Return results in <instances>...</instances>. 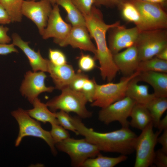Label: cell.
<instances>
[{"label": "cell", "instance_id": "31", "mask_svg": "<svg viewBox=\"0 0 167 167\" xmlns=\"http://www.w3.org/2000/svg\"><path fill=\"white\" fill-rule=\"evenodd\" d=\"M58 124L66 130L72 131L79 135L76 128L71 123L69 113L62 110L55 112Z\"/></svg>", "mask_w": 167, "mask_h": 167}, {"label": "cell", "instance_id": "22", "mask_svg": "<svg viewBox=\"0 0 167 167\" xmlns=\"http://www.w3.org/2000/svg\"><path fill=\"white\" fill-rule=\"evenodd\" d=\"M32 104L33 105V108L26 111L31 117L44 123L49 122L51 124H59L55 113L51 111L46 104L42 102L38 98H37Z\"/></svg>", "mask_w": 167, "mask_h": 167}, {"label": "cell", "instance_id": "36", "mask_svg": "<svg viewBox=\"0 0 167 167\" xmlns=\"http://www.w3.org/2000/svg\"><path fill=\"white\" fill-rule=\"evenodd\" d=\"M158 167H167V153L161 149L155 151L153 164Z\"/></svg>", "mask_w": 167, "mask_h": 167}, {"label": "cell", "instance_id": "37", "mask_svg": "<svg viewBox=\"0 0 167 167\" xmlns=\"http://www.w3.org/2000/svg\"><path fill=\"white\" fill-rule=\"evenodd\" d=\"M126 0H94V5L96 6H103L107 7H118Z\"/></svg>", "mask_w": 167, "mask_h": 167}, {"label": "cell", "instance_id": "18", "mask_svg": "<svg viewBox=\"0 0 167 167\" xmlns=\"http://www.w3.org/2000/svg\"><path fill=\"white\" fill-rule=\"evenodd\" d=\"M48 72L54 84L55 88L61 90L69 86L75 74L71 65L67 63L62 65H55L49 60Z\"/></svg>", "mask_w": 167, "mask_h": 167}, {"label": "cell", "instance_id": "25", "mask_svg": "<svg viewBox=\"0 0 167 167\" xmlns=\"http://www.w3.org/2000/svg\"><path fill=\"white\" fill-rule=\"evenodd\" d=\"M127 159L126 155H122L117 157L102 155L100 153L96 156L87 159L83 163L84 167H113Z\"/></svg>", "mask_w": 167, "mask_h": 167}, {"label": "cell", "instance_id": "6", "mask_svg": "<svg viewBox=\"0 0 167 167\" xmlns=\"http://www.w3.org/2000/svg\"><path fill=\"white\" fill-rule=\"evenodd\" d=\"M55 146L69 156L71 165L74 167H82L87 159L95 157L100 152L96 145L85 138L75 139L70 137L56 143Z\"/></svg>", "mask_w": 167, "mask_h": 167}, {"label": "cell", "instance_id": "26", "mask_svg": "<svg viewBox=\"0 0 167 167\" xmlns=\"http://www.w3.org/2000/svg\"><path fill=\"white\" fill-rule=\"evenodd\" d=\"M149 111L154 127H157L163 113L167 109V98L155 97L145 105Z\"/></svg>", "mask_w": 167, "mask_h": 167}, {"label": "cell", "instance_id": "45", "mask_svg": "<svg viewBox=\"0 0 167 167\" xmlns=\"http://www.w3.org/2000/svg\"><path fill=\"white\" fill-rule=\"evenodd\" d=\"M28 1H36V0H26ZM51 4V5L53 6L56 3V2L57 0H47Z\"/></svg>", "mask_w": 167, "mask_h": 167}, {"label": "cell", "instance_id": "3", "mask_svg": "<svg viewBox=\"0 0 167 167\" xmlns=\"http://www.w3.org/2000/svg\"><path fill=\"white\" fill-rule=\"evenodd\" d=\"M60 94L49 101L46 103L49 110L55 113L58 110L68 113H75L81 118L91 117L92 112L86 107L87 99L81 92L75 91L69 86L61 90Z\"/></svg>", "mask_w": 167, "mask_h": 167}, {"label": "cell", "instance_id": "34", "mask_svg": "<svg viewBox=\"0 0 167 167\" xmlns=\"http://www.w3.org/2000/svg\"><path fill=\"white\" fill-rule=\"evenodd\" d=\"M88 78V75L79 70L75 73L69 87L75 91L81 92L85 81Z\"/></svg>", "mask_w": 167, "mask_h": 167}, {"label": "cell", "instance_id": "21", "mask_svg": "<svg viewBox=\"0 0 167 167\" xmlns=\"http://www.w3.org/2000/svg\"><path fill=\"white\" fill-rule=\"evenodd\" d=\"M138 82L136 76L130 81L127 88L126 96L137 103L145 105L156 96L153 93H149L148 85L138 84Z\"/></svg>", "mask_w": 167, "mask_h": 167}, {"label": "cell", "instance_id": "23", "mask_svg": "<svg viewBox=\"0 0 167 167\" xmlns=\"http://www.w3.org/2000/svg\"><path fill=\"white\" fill-rule=\"evenodd\" d=\"M129 125L142 131L152 122L151 114L144 105L135 103L131 110Z\"/></svg>", "mask_w": 167, "mask_h": 167}, {"label": "cell", "instance_id": "27", "mask_svg": "<svg viewBox=\"0 0 167 167\" xmlns=\"http://www.w3.org/2000/svg\"><path fill=\"white\" fill-rule=\"evenodd\" d=\"M137 71H152L167 73V61L163 60L154 57L148 59L140 61Z\"/></svg>", "mask_w": 167, "mask_h": 167}, {"label": "cell", "instance_id": "38", "mask_svg": "<svg viewBox=\"0 0 167 167\" xmlns=\"http://www.w3.org/2000/svg\"><path fill=\"white\" fill-rule=\"evenodd\" d=\"M15 46L13 43L8 44L0 43V55H6L12 53H18V50Z\"/></svg>", "mask_w": 167, "mask_h": 167}, {"label": "cell", "instance_id": "1", "mask_svg": "<svg viewBox=\"0 0 167 167\" xmlns=\"http://www.w3.org/2000/svg\"><path fill=\"white\" fill-rule=\"evenodd\" d=\"M84 16L86 27L96 44V52L94 58L99 62L101 77L104 80L111 82L119 71L107 44L106 34L111 28L120 25V22L118 21L111 24H106L101 11L94 5L90 14Z\"/></svg>", "mask_w": 167, "mask_h": 167}, {"label": "cell", "instance_id": "28", "mask_svg": "<svg viewBox=\"0 0 167 167\" xmlns=\"http://www.w3.org/2000/svg\"><path fill=\"white\" fill-rule=\"evenodd\" d=\"M24 0H0V4L9 14L12 22L21 21L23 15L21 8Z\"/></svg>", "mask_w": 167, "mask_h": 167}, {"label": "cell", "instance_id": "2", "mask_svg": "<svg viewBox=\"0 0 167 167\" xmlns=\"http://www.w3.org/2000/svg\"><path fill=\"white\" fill-rule=\"evenodd\" d=\"M70 118L79 135L84 136L88 141L96 145L100 151L126 155L135 151L134 144L137 136L129 127H122L110 132H100L87 127L78 117L70 116Z\"/></svg>", "mask_w": 167, "mask_h": 167}, {"label": "cell", "instance_id": "35", "mask_svg": "<svg viewBox=\"0 0 167 167\" xmlns=\"http://www.w3.org/2000/svg\"><path fill=\"white\" fill-rule=\"evenodd\" d=\"M71 0L83 16L90 14L94 4V0Z\"/></svg>", "mask_w": 167, "mask_h": 167}, {"label": "cell", "instance_id": "5", "mask_svg": "<svg viewBox=\"0 0 167 167\" xmlns=\"http://www.w3.org/2000/svg\"><path fill=\"white\" fill-rule=\"evenodd\" d=\"M140 72L136 71L130 75L124 76L117 83L111 82L102 84H97L91 105L104 108L125 97L129 83Z\"/></svg>", "mask_w": 167, "mask_h": 167}, {"label": "cell", "instance_id": "4", "mask_svg": "<svg viewBox=\"0 0 167 167\" xmlns=\"http://www.w3.org/2000/svg\"><path fill=\"white\" fill-rule=\"evenodd\" d=\"M11 114L17 121L19 128L18 135L15 141V146H19L23 138L25 136L36 137L44 140L50 147L52 153L54 155H56L55 143L50 131L44 129L38 121L32 119L26 111L21 108L12 112Z\"/></svg>", "mask_w": 167, "mask_h": 167}, {"label": "cell", "instance_id": "15", "mask_svg": "<svg viewBox=\"0 0 167 167\" xmlns=\"http://www.w3.org/2000/svg\"><path fill=\"white\" fill-rule=\"evenodd\" d=\"M91 37L86 26H72L66 36L56 44L61 47L69 45L74 48L88 51L96 54V47L91 40Z\"/></svg>", "mask_w": 167, "mask_h": 167}, {"label": "cell", "instance_id": "44", "mask_svg": "<svg viewBox=\"0 0 167 167\" xmlns=\"http://www.w3.org/2000/svg\"><path fill=\"white\" fill-rule=\"evenodd\" d=\"M167 0H147V2H150L160 5L165 8Z\"/></svg>", "mask_w": 167, "mask_h": 167}, {"label": "cell", "instance_id": "11", "mask_svg": "<svg viewBox=\"0 0 167 167\" xmlns=\"http://www.w3.org/2000/svg\"><path fill=\"white\" fill-rule=\"evenodd\" d=\"M109 30L108 46L113 54L135 45L141 32L136 26L126 28L121 24Z\"/></svg>", "mask_w": 167, "mask_h": 167}, {"label": "cell", "instance_id": "17", "mask_svg": "<svg viewBox=\"0 0 167 167\" xmlns=\"http://www.w3.org/2000/svg\"><path fill=\"white\" fill-rule=\"evenodd\" d=\"M12 43L20 49L28 58L33 71L48 72L49 60L44 58L39 50L35 51L29 45V42L23 41L17 33L12 36Z\"/></svg>", "mask_w": 167, "mask_h": 167}, {"label": "cell", "instance_id": "29", "mask_svg": "<svg viewBox=\"0 0 167 167\" xmlns=\"http://www.w3.org/2000/svg\"><path fill=\"white\" fill-rule=\"evenodd\" d=\"M95 58L90 55L82 54L78 60L79 70L82 72H88L96 66Z\"/></svg>", "mask_w": 167, "mask_h": 167}, {"label": "cell", "instance_id": "16", "mask_svg": "<svg viewBox=\"0 0 167 167\" xmlns=\"http://www.w3.org/2000/svg\"><path fill=\"white\" fill-rule=\"evenodd\" d=\"M113 55L114 62L119 71L124 76L130 75L137 71L140 61L135 45Z\"/></svg>", "mask_w": 167, "mask_h": 167}, {"label": "cell", "instance_id": "33", "mask_svg": "<svg viewBox=\"0 0 167 167\" xmlns=\"http://www.w3.org/2000/svg\"><path fill=\"white\" fill-rule=\"evenodd\" d=\"M48 55L49 60L54 65L60 66L67 63L66 55L62 51L59 49H49Z\"/></svg>", "mask_w": 167, "mask_h": 167}, {"label": "cell", "instance_id": "10", "mask_svg": "<svg viewBox=\"0 0 167 167\" xmlns=\"http://www.w3.org/2000/svg\"><path fill=\"white\" fill-rule=\"evenodd\" d=\"M51 3L47 0H24L21 12L31 20L36 26L39 33L42 36L46 28L49 16L52 7Z\"/></svg>", "mask_w": 167, "mask_h": 167}, {"label": "cell", "instance_id": "40", "mask_svg": "<svg viewBox=\"0 0 167 167\" xmlns=\"http://www.w3.org/2000/svg\"><path fill=\"white\" fill-rule=\"evenodd\" d=\"M11 22L9 14L4 7L0 4V24H8Z\"/></svg>", "mask_w": 167, "mask_h": 167}, {"label": "cell", "instance_id": "20", "mask_svg": "<svg viewBox=\"0 0 167 167\" xmlns=\"http://www.w3.org/2000/svg\"><path fill=\"white\" fill-rule=\"evenodd\" d=\"M118 8L123 19L134 23L141 31L152 30L138 9L129 0L123 2Z\"/></svg>", "mask_w": 167, "mask_h": 167}, {"label": "cell", "instance_id": "41", "mask_svg": "<svg viewBox=\"0 0 167 167\" xmlns=\"http://www.w3.org/2000/svg\"><path fill=\"white\" fill-rule=\"evenodd\" d=\"M157 142L161 145L162 150L167 153V129L164 130L161 135L158 137Z\"/></svg>", "mask_w": 167, "mask_h": 167}, {"label": "cell", "instance_id": "42", "mask_svg": "<svg viewBox=\"0 0 167 167\" xmlns=\"http://www.w3.org/2000/svg\"><path fill=\"white\" fill-rule=\"evenodd\" d=\"M158 131L161 132L164 130L167 129V115L160 120L157 127Z\"/></svg>", "mask_w": 167, "mask_h": 167}, {"label": "cell", "instance_id": "30", "mask_svg": "<svg viewBox=\"0 0 167 167\" xmlns=\"http://www.w3.org/2000/svg\"><path fill=\"white\" fill-rule=\"evenodd\" d=\"M51 125V129L50 132L55 144L70 137L68 131L59 124Z\"/></svg>", "mask_w": 167, "mask_h": 167}, {"label": "cell", "instance_id": "24", "mask_svg": "<svg viewBox=\"0 0 167 167\" xmlns=\"http://www.w3.org/2000/svg\"><path fill=\"white\" fill-rule=\"evenodd\" d=\"M56 4L62 6L66 11V19L72 26H86L84 17L71 0H57Z\"/></svg>", "mask_w": 167, "mask_h": 167}, {"label": "cell", "instance_id": "13", "mask_svg": "<svg viewBox=\"0 0 167 167\" xmlns=\"http://www.w3.org/2000/svg\"><path fill=\"white\" fill-rule=\"evenodd\" d=\"M138 9L152 29L167 28V14L165 7L140 0H129Z\"/></svg>", "mask_w": 167, "mask_h": 167}, {"label": "cell", "instance_id": "14", "mask_svg": "<svg viewBox=\"0 0 167 167\" xmlns=\"http://www.w3.org/2000/svg\"><path fill=\"white\" fill-rule=\"evenodd\" d=\"M58 6H53L49 16L47 26L42 35L44 39L50 38H54L55 43L64 39L70 32L72 25L67 23L62 18Z\"/></svg>", "mask_w": 167, "mask_h": 167}, {"label": "cell", "instance_id": "39", "mask_svg": "<svg viewBox=\"0 0 167 167\" xmlns=\"http://www.w3.org/2000/svg\"><path fill=\"white\" fill-rule=\"evenodd\" d=\"M9 30L8 27L0 26V43L8 44L11 42V39L7 34Z\"/></svg>", "mask_w": 167, "mask_h": 167}, {"label": "cell", "instance_id": "7", "mask_svg": "<svg viewBox=\"0 0 167 167\" xmlns=\"http://www.w3.org/2000/svg\"><path fill=\"white\" fill-rule=\"evenodd\" d=\"M140 61L152 58L167 47V29L140 32L135 44Z\"/></svg>", "mask_w": 167, "mask_h": 167}, {"label": "cell", "instance_id": "43", "mask_svg": "<svg viewBox=\"0 0 167 167\" xmlns=\"http://www.w3.org/2000/svg\"><path fill=\"white\" fill-rule=\"evenodd\" d=\"M155 57L163 60L167 61V47L160 51Z\"/></svg>", "mask_w": 167, "mask_h": 167}, {"label": "cell", "instance_id": "9", "mask_svg": "<svg viewBox=\"0 0 167 167\" xmlns=\"http://www.w3.org/2000/svg\"><path fill=\"white\" fill-rule=\"evenodd\" d=\"M136 102L126 96L106 107L101 108L98 113V118L106 124L115 121L119 122L122 127H129L130 117L132 109Z\"/></svg>", "mask_w": 167, "mask_h": 167}, {"label": "cell", "instance_id": "19", "mask_svg": "<svg viewBox=\"0 0 167 167\" xmlns=\"http://www.w3.org/2000/svg\"><path fill=\"white\" fill-rule=\"evenodd\" d=\"M138 82L142 81L150 85L156 97H167V73L147 71L140 72L136 76Z\"/></svg>", "mask_w": 167, "mask_h": 167}, {"label": "cell", "instance_id": "8", "mask_svg": "<svg viewBox=\"0 0 167 167\" xmlns=\"http://www.w3.org/2000/svg\"><path fill=\"white\" fill-rule=\"evenodd\" d=\"M153 123L151 122L139 136L134 144L136 152L135 167H148L153 164L157 139L161 133L158 131L154 132Z\"/></svg>", "mask_w": 167, "mask_h": 167}, {"label": "cell", "instance_id": "32", "mask_svg": "<svg viewBox=\"0 0 167 167\" xmlns=\"http://www.w3.org/2000/svg\"><path fill=\"white\" fill-rule=\"evenodd\" d=\"M96 84L94 78H88L84 84L81 92L86 97L88 102L92 103L93 101Z\"/></svg>", "mask_w": 167, "mask_h": 167}, {"label": "cell", "instance_id": "12", "mask_svg": "<svg viewBox=\"0 0 167 167\" xmlns=\"http://www.w3.org/2000/svg\"><path fill=\"white\" fill-rule=\"evenodd\" d=\"M47 75L42 71H27L20 88L22 95L26 98L31 104L41 93L51 92L55 88L47 87L45 84Z\"/></svg>", "mask_w": 167, "mask_h": 167}]
</instances>
